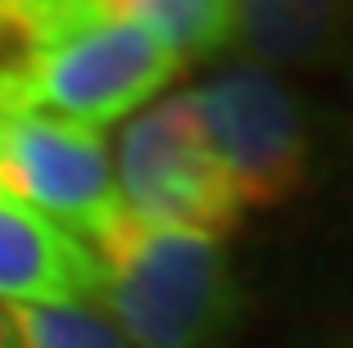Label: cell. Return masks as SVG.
I'll list each match as a JSON object with an SVG mask.
<instances>
[{
  "label": "cell",
  "instance_id": "obj_13",
  "mask_svg": "<svg viewBox=\"0 0 353 348\" xmlns=\"http://www.w3.org/2000/svg\"><path fill=\"white\" fill-rule=\"evenodd\" d=\"M0 348H23V344H19V335H14L10 312H0Z\"/></svg>",
  "mask_w": 353,
  "mask_h": 348
},
{
  "label": "cell",
  "instance_id": "obj_2",
  "mask_svg": "<svg viewBox=\"0 0 353 348\" xmlns=\"http://www.w3.org/2000/svg\"><path fill=\"white\" fill-rule=\"evenodd\" d=\"M91 254L95 303L132 348H231L245 330L250 289L222 240L123 217Z\"/></svg>",
  "mask_w": 353,
  "mask_h": 348
},
{
  "label": "cell",
  "instance_id": "obj_11",
  "mask_svg": "<svg viewBox=\"0 0 353 348\" xmlns=\"http://www.w3.org/2000/svg\"><path fill=\"white\" fill-rule=\"evenodd\" d=\"M340 150H344V167H349V181H353V59L340 68Z\"/></svg>",
  "mask_w": 353,
  "mask_h": 348
},
{
  "label": "cell",
  "instance_id": "obj_8",
  "mask_svg": "<svg viewBox=\"0 0 353 348\" xmlns=\"http://www.w3.org/2000/svg\"><path fill=\"white\" fill-rule=\"evenodd\" d=\"M123 5L181 68L231 54L236 0H123Z\"/></svg>",
  "mask_w": 353,
  "mask_h": 348
},
{
  "label": "cell",
  "instance_id": "obj_12",
  "mask_svg": "<svg viewBox=\"0 0 353 348\" xmlns=\"http://www.w3.org/2000/svg\"><path fill=\"white\" fill-rule=\"evenodd\" d=\"M268 348H308V330H303V321L290 330V335H281L276 344H268Z\"/></svg>",
  "mask_w": 353,
  "mask_h": 348
},
{
  "label": "cell",
  "instance_id": "obj_9",
  "mask_svg": "<svg viewBox=\"0 0 353 348\" xmlns=\"http://www.w3.org/2000/svg\"><path fill=\"white\" fill-rule=\"evenodd\" d=\"M23 348H132L100 307H10Z\"/></svg>",
  "mask_w": 353,
  "mask_h": 348
},
{
  "label": "cell",
  "instance_id": "obj_10",
  "mask_svg": "<svg viewBox=\"0 0 353 348\" xmlns=\"http://www.w3.org/2000/svg\"><path fill=\"white\" fill-rule=\"evenodd\" d=\"M308 348H353V280L317 312L303 321Z\"/></svg>",
  "mask_w": 353,
  "mask_h": 348
},
{
  "label": "cell",
  "instance_id": "obj_4",
  "mask_svg": "<svg viewBox=\"0 0 353 348\" xmlns=\"http://www.w3.org/2000/svg\"><path fill=\"white\" fill-rule=\"evenodd\" d=\"M114 181L132 222L199 231L213 240H227L245 222V208L199 127L190 91L159 95L127 118L118 136Z\"/></svg>",
  "mask_w": 353,
  "mask_h": 348
},
{
  "label": "cell",
  "instance_id": "obj_3",
  "mask_svg": "<svg viewBox=\"0 0 353 348\" xmlns=\"http://www.w3.org/2000/svg\"><path fill=\"white\" fill-rule=\"evenodd\" d=\"M190 100L240 208L272 213L308 190L317 163V104L299 82L231 59L190 86Z\"/></svg>",
  "mask_w": 353,
  "mask_h": 348
},
{
  "label": "cell",
  "instance_id": "obj_6",
  "mask_svg": "<svg viewBox=\"0 0 353 348\" xmlns=\"http://www.w3.org/2000/svg\"><path fill=\"white\" fill-rule=\"evenodd\" d=\"M95 254L46 213L0 190V298L14 307L95 303Z\"/></svg>",
  "mask_w": 353,
  "mask_h": 348
},
{
  "label": "cell",
  "instance_id": "obj_7",
  "mask_svg": "<svg viewBox=\"0 0 353 348\" xmlns=\"http://www.w3.org/2000/svg\"><path fill=\"white\" fill-rule=\"evenodd\" d=\"M231 54L268 72H335L353 59L349 0H236Z\"/></svg>",
  "mask_w": 353,
  "mask_h": 348
},
{
  "label": "cell",
  "instance_id": "obj_5",
  "mask_svg": "<svg viewBox=\"0 0 353 348\" xmlns=\"http://www.w3.org/2000/svg\"><path fill=\"white\" fill-rule=\"evenodd\" d=\"M0 190L77 240H104L127 217L104 132L37 109L0 113Z\"/></svg>",
  "mask_w": 353,
  "mask_h": 348
},
{
  "label": "cell",
  "instance_id": "obj_1",
  "mask_svg": "<svg viewBox=\"0 0 353 348\" xmlns=\"http://www.w3.org/2000/svg\"><path fill=\"white\" fill-rule=\"evenodd\" d=\"M176 72L123 0H28V45L0 82V113L37 109L100 132L154 104Z\"/></svg>",
  "mask_w": 353,
  "mask_h": 348
}]
</instances>
